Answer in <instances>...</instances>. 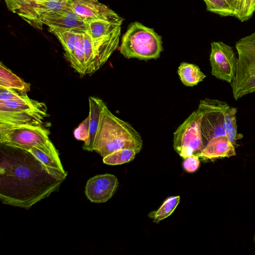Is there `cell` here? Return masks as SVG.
<instances>
[{
	"instance_id": "cell-2",
	"label": "cell",
	"mask_w": 255,
	"mask_h": 255,
	"mask_svg": "<svg viewBox=\"0 0 255 255\" xmlns=\"http://www.w3.org/2000/svg\"><path fill=\"white\" fill-rule=\"evenodd\" d=\"M142 147L139 133L128 123L115 116L104 106L95 135L93 150L103 158L122 149L135 150L138 153Z\"/></svg>"
},
{
	"instance_id": "cell-28",
	"label": "cell",
	"mask_w": 255,
	"mask_h": 255,
	"mask_svg": "<svg viewBox=\"0 0 255 255\" xmlns=\"http://www.w3.org/2000/svg\"><path fill=\"white\" fill-rule=\"evenodd\" d=\"M84 49L86 74H93L94 63V53L92 45V38L87 31L84 33Z\"/></svg>"
},
{
	"instance_id": "cell-26",
	"label": "cell",
	"mask_w": 255,
	"mask_h": 255,
	"mask_svg": "<svg viewBox=\"0 0 255 255\" xmlns=\"http://www.w3.org/2000/svg\"><path fill=\"white\" fill-rule=\"evenodd\" d=\"M255 11V0H236L234 16L244 22L249 20Z\"/></svg>"
},
{
	"instance_id": "cell-12",
	"label": "cell",
	"mask_w": 255,
	"mask_h": 255,
	"mask_svg": "<svg viewBox=\"0 0 255 255\" xmlns=\"http://www.w3.org/2000/svg\"><path fill=\"white\" fill-rule=\"evenodd\" d=\"M118 186V180L114 175H97L88 180L85 194L92 202L104 203L112 198Z\"/></svg>"
},
{
	"instance_id": "cell-31",
	"label": "cell",
	"mask_w": 255,
	"mask_h": 255,
	"mask_svg": "<svg viewBox=\"0 0 255 255\" xmlns=\"http://www.w3.org/2000/svg\"><path fill=\"white\" fill-rule=\"evenodd\" d=\"M200 165L199 157L197 155H192L184 159L183 163L184 169L188 172H194L197 170Z\"/></svg>"
},
{
	"instance_id": "cell-1",
	"label": "cell",
	"mask_w": 255,
	"mask_h": 255,
	"mask_svg": "<svg viewBox=\"0 0 255 255\" xmlns=\"http://www.w3.org/2000/svg\"><path fill=\"white\" fill-rule=\"evenodd\" d=\"M0 168L1 202L26 209L58 190L63 181L25 150L24 156H1Z\"/></svg>"
},
{
	"instance_id": "cell-7",
	"label": "cell",
	"mask_w": 255,
	"mask_h": 255,
	"mask_svg": "<svg viewBox=\"0 0 255 255\" xmlns=\"http://www.w3.org/2000/svg\"><path fill=\"white\" fill-rule=\"evenodd\" d=\"M202 116L198 108L173 133L174 149L184 159L192 155L198 156L205 147L201 130Z\"/></svg>"
},
{
	"instance_id": "cell-22",
	"label": "cell",
	"mask_w": 255,
	"mask_h": 255,
	"mask_svg": "<svg viewBox=\"0 0 255 255\" xmlns=\"http://www.w3.org/2000/svg\"><path fill=\"white\" fill-rule=\"evenodd\" d=\"M180 202V196H171L167 198L156 210L150 212L148 216L153 222L158 223L169 216L175 210Z\"/></svg>"
},
{
	"instance_id": "cell-33",
	"label": "cell",
	"mask_w": 255,
	"mask_h": 255,
	"mask_svg": "<svg viewBox=\"0 0 255 255\" xmlns=\"http://www.w3.org/2000/svg\"><path fill=\"white\" fill-rule=\"evenodd\" d=\"M229 4L232 7V8L235 10V7L236 6V0H227Z\"/></svg>"
},
{
	"instance_id": "cell-6",
	"label": "cell",
	"mask_w": 255,
	"mask_h": 255,
	"mask_svg": "<svg viewBox=\"0 0 255 255\" xmlns=\"http://www.w3.org/2000/svg\"><path fill=\"white\" fill-rule=\"evenodd\" d=\"M49 133L41 125L18 126L0 133V142L26 151L36 147L61 163L58 151L49 139Z\"/></svg>"
},
{
	"instance_id": "cell-10",
	"label": "cell",
	"mask_w": 255,
	"mask_h": 255,
	"mask_svg": "<svg viewBox=\"0 0 255 255\" xmlns=\"http://www.w3.org/2000/svg\"><path fill=\"white\" fill-rule=\"evenodd\" d=\"M72 0H41L32 2L15 10L17 14L33 28L42 30V19L46 15L71 6Z\"/></svg>"
},
{
	"instance_id": "cell-11",
	"label": "cell",
	"mask_w": 255,
	"mask_h": 255,
	"mask_svg": "<svg viewBox=\"0 0 255 255\" xmlns=\"http://www.w3.org/2000/svg\"><path fill=\"white\" fill-rule=\"evenodd\" d=\"M71 7L88 22L102 20L122 24L124 18L98 0H72Z\"/></svg>"
},
{
	"instance_id": "cell-29",
	"label": "cell",
	"mask_w": 255,
	"mask_h": 255,
	"mask_svg": "<svg viewBox=\"0 0 255 255\" xmlns=\"http://www.w3.org/2000/svg\"><path fill=\"white\" fill-rule=\"evenodd\" d=\"M29 99L26 92L0 87V101H21Z\"/></svg>"
},
{
	"instance_id": "cell-20",
	"label": "cell",
	"mask_w": 255,
	"mask_h": 255,
	"mask_svg": "<svg viewBox=\"0 0 255 255\" xmlns=\"http://www.w3.org/2000/svg\"><path fill=\"white\" fill-rule=\"evenodd\" d=\"M40 161L55 177L64 180L67 173L65 171L61 163L36 147H32L28 150Z\"/></svg>"
},
{
	"instance_id": "cell-32",
	"label": "cell",
	"mask_w": 255,
	"mask_h": 255,
	"mask_svg": "<svg viewBox=\"0 0 255 255\" xmlns=\"http://www.w3.org/2000/svg\"><path fill=\"white\" fill-rule=\"evenodd\" d=\"M7 8L13 12L19 7L32 2L41 0H4Z\"/></svg>"
},
{
	"instance_id": "cell-5",
	"label": "cell",
	"mask_w": 255,
	"mask_h": 255,
	"mask_svg": "<svg viewBox=\"0 0 255 255\" xmlns=\"http://www.w3.org/2000/svg\"><path fill=\"white\" fill-rule=\"evenodd\" d=\"M236 48L237 69L231 85L234 98L238 100L255 92V32L239 39Z\"/></svg>"
},
{
	"instance_id": "cell-23",
	"label": "cell",
	"mask_w": 255,
	"mask_h": 255,
	"mask_svg": "<svg viewBox=\"0 0 255 255\" xmlns=\"http://www.w3.org/2000/svg\"><path fill=\"white\" fill-rule=\"evenodd\" d=\"M122 24L102 20L88 22L87 31L92 39H97L110 34Z\"/></svg>"
},
{
	"instance_id": "cell-27",
	"label": "cell",
	"mask_w": 255,
	"mask_h": 255,
	"mask_svg": "<svg viewBox=\"0 0 255 255\" xmlns=\"http://www.w3.org/2000/svg\"><path fill=\"white\" fill-rule=\"evenodd\" d=\"M208 11L221 16H234V10L227 0H203Z\"/></svg>"
},
{
	"instance_id": "cell-9",
	"label": "cell",
	"mask_w": 255,
	"mask_h": 255,
	"mask_svg": "<svg viewBox=\"0 0 255 255\" xmlns=\"http://www.w3.org/2000/svg\"><path fill=\"white\" fill-rule=\"evenodd\" d=\"M210 62L211 74L216 78L231 83L237 69L238 58L233 48L222 41L212 42Z\"/></svg>"
},
{
	"instance_id": "cell-21",
	"label": "cell",
	"mask_w": 255,
	"mask_h": 255,
	"mask_svg": "<svg viewBox=\"0 0 255 255\" xmlns=\"http://www.w3.org/2000/svg\"><path fill=\"white\" fill-rule=\"evenodd\" d=\"M237 109L229 107L225 113L224 128L226 135L235 147L238 146L237 140L241 138L243 135L237 133L236 114Z\"/></svg>"
},
{
	"instance_id": "cell-17",
	"label": "cell",
	"mask_w": 255,
	"mask_h": 255,
	"mask_svg": "<svg viewBox=\"0 0 255 255\" xmlns=\"http://www.w3.org/2000/svg\"><path fill=\"white\" fill-rule=\"evenodd\" d=\"M48 31L61 43L65 51L64 55L71 66L74 62V46L77 33L70 30L52 26L48 27Z\"/></svg>"
},
{
	"instance_id": "cell-15",
	"label": "cell",
	"mask_w": 255,
	"mask_h": 255,
	"mask_svg": "<svg viewBox=\"0 0 255 255\" xmlns=\"http://www.w3.org/2000/svg\"><path fill=\"white\" fill-rule=\"evenodd\" d=\"M235 147L226 135H221L211 139L198 156L204 160H215L229 157L236 154Z\"/></svg>"
},
{
	"instance_id": "cell-24",
	"label": "cell",
	"mask_w": 255,
	"mask_h": 255,
	"mask_svg": "<svg viewBox=\"0 0 255 255\" xmlns=\"http://www.w3.org/2000/svg\"><path fill=\"white\" fill-rule=\"evenodd\" d=\"M80 74H86L84 49V33H77L74 51V62L71 66Z\"/></svg>"
},
{
	"instance_id": "cell-8",
	"label": "cell",
	"mask_w": 255,
	"mask_h": 255,
	"mask_svg": "<svg viewBox=\"0 0 255 255\" xmlns=\"http://www.w3.org/2000/svg\"><path fill=\"white\" fill-rule=\"evenodd\" d=\"M230 107L225 102L206 98L200 101L198 109L202 116L201 130L204 145L212 138L225 135V113Z\"/></svg>"
},
{
	"instance_id": "cell-25",
	"label": "cell",
	"mask_w": 255,
	"mask_h": 255,
	"mask_svg": "<svg viewBox=\"0 0 255 255\" xmlns=\"http://www.w3.org/2000/svg\"><path fill=\"white\" fill-rule=\"evenodd\" d=\"M138 153L134 149L125 148L116 150L103 159L105 164L112 165H120L132 161Z\"/></svg>"
},
{
	"instance_id": "cell-16",
	"label": "cell",
	"mask_w": 255,
	"mask_h": 255,
	"mask_svg": "<svg viewBox=\"0 0 255 255\" xmlns=\"http://www.w3.org/2000/svg\"><path fill=\"white\" fill-rule=\"evenodd\" d=\"M89 102V136L87 140L84 142L83 148L89 151H93L94 141L99 123L101 113L105 104L101 99L94 97H90Z\"/></svg>"
},
{
	"instance_id": "cell-3",
	"label": "cell",
	"mask_w": 255,
	"mask_h": 255,
	"mask_svg": "<svg viewBox=\"0 0 255 255\" xmlns=\"http://www.w3.org/2000/svg\"><path fill=\"white\" fill-rule=\"evenodd\" d=\"M119 50L127 59H157L163 50L162 37L154 29L134 21L123 35Z\"/></svg>"
},
{
	"instance_id": "cell-19",
	"label": "cell",
	"mask_w": 255,
	"mask_h": 255,
	"mask_svg": "<svg viewBox=\"0 0 255 255\" xmlns=\"http://www.w3.org/2000/svg\"><path fill=\"white\" fill-rule=\"evenodd\" d=\"M0 87L27 93L30 84L25 82L6 68L2 62L0 64Z\"/></svg>"
},
{
	"instance_id": "cell-14",
	"label": "cell",
	"mask_w": 255,
	"mask_h": 255,
	"mask_svg": "<svg viewBox=\"0 0 255 255\" xmlns=\"http://www.w3.org/2000/svg\"><path fill=\"white\" fill-rule=\"evenodd\" d=\"M121 26L109 35L92 39V45L94 59L93 73L100 68L119 46Z\"/></svg>"
},
{
	"instance_id": "cell-18",
	"label": "cell",
	"mask_w": 255,
	"mask_h": 255,
	"mask_svg": "<svg viewBox=\"0 0 255 255\" xmlns=\"http://www.w3.org/2000/svg\"><path fill=\"white\" fill-rule=\"evenodd\" d=\"M177 73L182 83L188 87L197 85L206 77L197 65L185 62L180 63Z\"/></svg>"
},
{
	"instance_id": "cell-4",
	"label": "cell",
	"mask_w": 255,
	"mask_h": 255,
	"mask_svg": "<svg viewBox=\"0 0 255 255\" xmlns=\"http://www.w3.org/2000/svg\"><path fill=\"white\" fill-rule=\"evenodd\" d=\"M48 116L45 103L29 99L0 101V133L23 126H41Z\"/></svg>"
},
{
	"instance_id": "cell-13",
	"label": "cell",
	"mask_w": 255,
	"mask_h": 255,
	"mask_svg": "<svg viewBox=\"0 0 255 255\" xmlns=\"http://www.w3.org/2000/svg\"><path fill=\"white\" fill-rule=\"evenodd\" d=\"M43 24L84 33L88 29V22L76 13L71 6L50 13L42 19Z\"/></svg>"
},
{
	"instance_id": "cell-30",
	"label": "cell",
	"mask_w": 255,
	"mask_h": 255,
	"mask_svg": "<svg viewBox=\"0 0 255 255\" xmlns=\"http://www.w3.org/2000/svg\"><path fill=\"white\" fill-rule=\"evenodd\" d=\"M89 117L84 120L74 131V136L78 140L85 142L89 136Z\"/></svg>"
}]
</instances>
